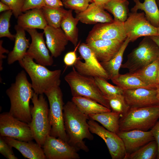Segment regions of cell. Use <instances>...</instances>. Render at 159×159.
I'll use <instances>...</instances> for the list:
<instances>
[{
    "label": "cell",
    "mask_w": 159,
    "mask_h": 159,
    "mask_svg": "<svg viewBox=\"0 0 159 159\" xmlns=\"http://www.w3.org/2000/svg\"><path fill=\"white\" fill-rule=\"evenodd\" d=\"M63 117L68 143L78 151L88 152L89 149L84 140L94 139L88 123L90 119L88 116L81 112L71 101H68L64 105Z\"/></svg>",
    "instance_id": "obj_1"
},
{
    "label": "cell",
    "mask_w": 159,
    "mask_h": 159,
    "mask_svg": "<svg viewBox=\"0 0 159 159\" xmlns=\"http://www.w3.org/2000/svg\"><path fill=\"white\" fill-rule=\"evenodd\" d=\"M34 92L24 70L19 72L15 82L6 91L9 98V112L17 119L29 124L32 120L30 101Z\"/></svg>",
    "instance_id": "obj_2"
},
{
    "label": "cell",
    "mask_w": 159,
    "mask_h": 159,
    "mask_svg": "<svg viewBox=\"0 0 159 159\" xmlns=\"http://www.w3.org/2000/svg\"><path fill=\"white\" fill-rule=\"evenodd\" d=\"M19 62L30 77L32 88L37 94H43L52 88L59 86L61 70H50L45 66L35 62L27 55Z\"/></svg>",
    "instance_id": "obj_3"
},
{
    "label": "cell",
    "mask_w": 159,
    "mask_h": 159,
    "mask_svg": "<svg viewBox=\"0 0 159 159\" xmlns=\"http://www.w3.org/2000/svg\"><path fill=\"white\" fill-rule=\"evenodd\" d=\"M159 119V105L136 108H130L119 120L120 131L137 130L148 131L154 126Z\"/></svg>",
    "instance_id": "obj_4"
},
{
    "label": "cell",
    "mask_w": 159,
    "mask_h": 159,
    "mask_svg": "<svg viewBox=\"0 0 159 159\" xmlns=\"http://www.w3.org/2000/svg\"><path fill=\"white\" fill-rule=\"evenodd\" d=\"M64 79L69 86L72 97L89 98L110 109L107 97L99 89L95 77L80 74L73 67Z\"/></svg>",
    "instance_id": "obj_5"
},
{
    "label": "cell",
    "mask_w": 159,
    "mask_h": 159,
    "mask_svg": "<svg viewBox=\"0 0 159 159\" xmlns=\"http://www.w3.org/2000/svg\"><path fill=\"white\" fill-rule=\"evenodd\" d=\"M31 100L33 104L31 106L32 120L29 125L34 139L42 147L50 131L48 102L43 94L35 92Z\"/></svg>",
    "instance_id": "obj_6"
},
{
    "label": "cell",
    "mask_w": 159,
    "mask_h": 159,
    "mask_svg": "<svg viewBox=\"0 0 159 159\" xmlns=\"http://www.w3.org/2000/svg\"><path fill=\"white\" fill-rule=\"evenodd\" d=\"M44 94L49 104L48 118L50 127V135L68 143V138L64 125L63 95L59 86L52 88Z\"/></svg>",
    "instance_id": "obj_7"
},
{
    "label": "cell",
    "mask_w": 159,
    "mask_h": 159,
    "mask_svg": "<svg viewBox=\"0 0 159 159\" xmlns=\"http://www.w3.org/2000/svg\"><path fill=\"white\" fill-rule=\"evenodd\" d=\"M159 59V47L149 37L145 36L127 55L121 68L134 73Z\"/></svg>",
    "instance_id": "obj_8"
},
{
    "label": "cell",
    "mask_w": 159,
    "mask_h": 159,
    "mask_svg": "<svg viewBox=\"0 0 159 159\" xmlns=\"http://www.w3.org/2000/svg\"><path fill=\"white\" fill-rule=\"evenodd\" d=\"M78 49L84 62L77 59L74 67L77 72L85 76L100 77L107 80H110L94 53L86 43L80 44Z\"/></svg>",
    "instance_id": "obj_9"
},
{
    "label": "cell",
    "mask_w": 159,
    "mask_h": 159,
    "mask_svg": "<svg viewBox=\"0 0 159 159\" xmlns=\"http://www.w3.org/2000/svg\"><path fill=\"white\" fill-rule=\"evenodd\" d=\"M0 135L21 141L34 139L29 124L14 117L9 112L0 115Z\"/></svg>",
    "instance_id": "obj_10"
},
{
    "label": "cell",
    "mask_w": 159,
    "mask_h": 159,
    "mask_svg": "<svg viewBox=\"0 0 159 159\" xmlns=\"http://www.w3.org/2000/svg\"><path fill=\"white\" fill-rule=\"evenodd\" d=\"M123 24L127 37L130 42L142 37L158 35V28L149 21L144 12H132Z\"/></svg>",
    "instance_id": "obj_11"
},
{
    "label": "cell",
    "mask_w": 159,
    "mask_h": 159,
    "mask_svg": "<svg viewBox=\"0 0 159 159\" xmlns=\"http://www.w3.org/2000/svg\"><path fill=\"white\" fill-rule=\"evenodd\" d=\"M90 130L105 142L112 159H124L126 151L122 140L118 135L100 125L95 121L88 120Z\"/></svg>",
    "instance_id": "obj_12"
},
{
    "label": "cell",
    "mask_w": 159,
    "mask_h": 159,
    "mask_svg": "<svg viewBox=\"0 0 159 159\" xmlns=\"http://www.w3.org/2000/svg\"><path fill=\"white\" fill-rule=\"evenodd\" d=\"M46 159H79L78 151L67 142L48 135L42 146Z\"/></svg>",
    "instance_id": "obj_13"
},
{
    "label": "cell",
    "mask_w": 159,
    "mask_h": 159,
    "mask_svg": "<svg viewBox=\"0 0 159 159\" xmlns=\"http://www.w3.org/2000/svg\"><path fill=\"white\" fill-rule=\"evenodd\" d=\"M26 30L30 35L32 41L26 55L34 59L36 62L44 66H50L54 63L53 57L50 54L44 38V33L39 32L36 29Z\"/></svg>",
    "instance_id": "obj_14"
},
{
    "label": "cell",
    "mask_w": 159,
    "mask_h": 159,
    "mask_svg": "<svg viewBox=\"0 0 159 159\" xmlns=\"http://www.w3.org/2000/svg\"><path fill=\"white\" fill-rule=\"evenodd\" d=\"M127 38L123 23L114 21L95 25L89 32L87 39H102L124 41Z\"/></svg>",
    "instance_id": "obj_15"
},
{
    "label": "cell",
    "mask_w": 159,
    "mask_h": 159,
    "mask_svg": "<svg viewBox=\"0 0 159 159\" xmlns=\"http://www.w3.org/2000/svg\"><path fill=\"white\" fill-rule=\"evenodd\" d=\"M123 95L130 108L141 107L159 105L156 89L138 88L123 90Z\"/></svg>",
    "instance_id": "obj_16"
},
{
    "label": "cell",
    "mask_w": 159,
    "mask_h": 159,
    "mask_svg": "<svg viewBox=\"0 0 159 159\" xmlns=\"http://www.w3.org/2000/svg\"><path fill=\"white\" fill-rule=\"evenodd\" d=\"M124 41L99 39H86V43L94 53L99 62H105L110 60L115 55Z\"/></svg>",
    "instance_id": "obj_17"
},
{
    "label": "cell",
    "mask_w": 159,
    "mask_h": 159,
    "mask_svg": "<svg viewBox=\"0 0 159 159\" xmlns=\"http://www.w3.org/2000/svg\"><path fill=\"white\" fill-rule=\"evenodd\" d=\"M123 143L126 153L134 152L155 139L150 131L134 130L120 131L117 134Z\"/></svg>",
    "instance_id": "obj_18"
},
{
    "label": "cell",
    "mask_w": 159,
    "mask_h": 159,
    "mask_svg": "<svg viewBox=\"0 0 159 159\" xmlns=\"http://www.w3.org/2000/svg\"><path fill=\"white\" fill-rule=\"evenodd\" d=\"M43 33L46 37V44L51 55L55 58L60 56L69 41L61 28L47 25L44 29Z\"/></svg>",
    "instance_id": "obj_19"
},
{
    "label": "cell",
    "mask_w": 159,
    "mask_h": 159,
    "mask_svg": "<svg viewBox=\"0 0 159 159\" xmlns=\"http://www.w3.org/2000/svg\"><path fill=\"white\" fill-rule=\"evenodd\" d=\"M77 13L76 17L81 22L87 24L109 23L114 21L110 15L105 11L103 6L94 2L90 4L84 11Z\"/></svg>",
    "instance_id": "obj_20"
},
{
    "label": "cell",
    "mask_w": 159,
    "mask_h": 159,
    "mask_svg": "<svg viewBox=\"0 0 159 159\" xmlns=\"http://www.w3.org/2000/svg\"><path fill=\"white\" fill-rule=\"evenodd\" d=\"M3 137L7 143L18 150L25 158L46 159L42 147L36 142L32 141H21L8 137Z\"/></svg>",
    "instance_id": "obj_21"
},
{
    "label": "cell",
    "mask_w": 159,
    "mask_h": 159,
    "mask_svg": "<svg viewBox=\"0 0 159 159\" xmlns=\"http://www.w3.org/2000/svg\"><path fill=\"white\" fill-rule=\"evenodd\" d=\"M16 34L13 50L8 53L7 63L11 64L16 61H19L24 58L29 45V39L26 36L25 30L17 24L15 26Z\"/></svg>",
    "instance_id": "obj_22"
},
{
    "label": "cell",
    "mask_w": 159,
    "mask_h": 159,
    "mask_svg": "<svg viewBox=\"0 0 159 159\" xmlns=\"http://www.w3.org/2000/svg\"><path fill=\"white\" fill-rule=\"evenodd\" d=\"M22 13L17 18V25L26 30L27 29L44 30L48 25L41 8L34 9Z\"/></svg>",
    "instance_id": "obj_23"
},
{
    "label": "cell",
    "mask_w": 159,
    "mask_h": 159,
    "mask_svg": "<svg viewBox=\"0 0 159 159\" xmlns=\"http://www.w3.org/2000/svg\"><path fill=\"white\" fill-rule=\"evenodd\" d=\"M135 6L131 9L132 12L138 10L143 11L145 16L151 24L159 26V9L156 0H133Z\"/></svg>",
    "instance_id": "obj_24"
},
{
    "label": "cell",
    "mask_w": 159,
    "mask_h": 159,
    "mask_svg": "<svg viewBox=\"0 0 159 159\" xmlns=\"http://www.w3.org/2000/svg\"><path fill=\"white\" fill-rule=\"evenodd\" d=\"M71 101L81 112L87 115L111 111V109L87 97H72Z\"/></svg>",
    "instance_id": "obj_25"
},
{
    "label": "cell",
    "mask_w": 159,
    "mask_h": 159,
    "mask_svg": "<svg viewBox=\"0 0 159 159\" xmlns=\"http://www.w3.org/2000/svg\"><path fill=\"white\" fill-rule=\"evenodd\" d=\"M72 10H67L61 21L60 27L69 41L75 47L78 44V34L77 25L79 20L74 17Z\"/></svg>",
    "instance_id": "obj_26"
},
{
    "label": "cell",
    "mask_w": 159,
    "mask_h": 159,
    "mask_svg": "<svg viewBox=\"0 0 159 159\" xmlns=\"http://www.w3.org/2000/svg\"><path fill=\"white\" fill-rule=\"evenodd\" d=\"M130 42V39L127 37L119 51L111 59L106 62H100L111 80L120 74L119 71L122 64L123 54Z\"/></svg>",
    "instance_id": "obj_27"
},
{
    "label": "cell",
    "mask_w": 159,
    "mask_h": 159,
    "mask_svg": "<svg viewBox=\"0 0 159 159\" xmlns=\"http://www.w3.org/2000/svg\"><path fill=\"white\" fill-rule=\"evenodd\" d=\"M111 80L123 90L138 88L156 89L144 82L132 73L129 72L124 74H120L116 78Z\"/></svg>",
    "instance_id": "obj_28"
},
{
    "label": "cell",
    "mask_w": 159,
    "mask_h": 159,
    "mask_svg": "<svg viewBox=\"0 0 159 159\" xmlns=\"http://www.w3.org/2000/svg\"><path fill=\"white\" fill-rule=\"evenodd\" d=\"M90 119L100 123L107 130L117 134L119 131V120L120 114L111 111L88 115Z\"/></svg>",
    "instance_id": "obj_29"
},
{
    "label": "cell",
    "mask_w": 159,
    "mask_h": 159,
    "mask_svg": "<svg viewBox=\"0 0 159 159\" xmlns=\"http://www.w3.org/2000/svg\"><path fill=\"white\" fill-rule=\"evenodd\" d=\"M129 4L127 0H109L103 7L113 15L114 21L124 23L128 17Z\"/></svg>",
    "instance_id": "obj_30"
},
{
    "label": "cell",
    "mask_w": 159,
    "mask_h": 159,
    "mask_svg": "<svg viewBox=\"0 0 159 159\" xmlns=\"http://www.w3.org/2000/svg\"><path fill=\"white\" fill-rule=\"evenodd\" d=\"M159 65V59L132 73L144 82L156 89L159 87L157 81Z\"/></svg>",
    "instance_id": "obj_31"
},
{
    "label": "cell",
    "mask_w": 159,
    "mask_h": 159,
    "mask_svg": "<svg viewBox=\"0 0 159 159\" xmlns=\"http://www.w3.org/2000/svg\"><path fill=\"white\" fill-rule=\"evenodd\" d=\"M158 153V145L154 140L134 152L126 153L124 159H154L157 158Z\"/></svg>",
    "instance_id": "obj_32"
},
{
    "label": "cell",
    "mask_w": 159,
    "mask_h": 159,
    "mask_svg": "<svg viewBox=\"0 0 159 159\" xmlns=\"http://www.w3.org/2000/svg\"><path fill=\"white\" fill-rule=\"evenodd\" d=\"M41 9L48 25L55 28L60 27L61 21L67 10L62 7L54 8L47 5Z\"/></svg>",
    "instance_id": "obj_33"
},
{
    "label": "cell",
    "mask_w": 159,
    "mask_h": 159,
    "mask_svg": "<svg viewBox=\"0 0 159 159\" xmlns=\"http://www.w3.org/2000/svg\"><path fill=\"white\" fill-rule=\"evenodd\" d=\"M112 111L118 112L122 116L125 114L130 108L123 95L106 97Z\"/></svg>",
    "instance_id": "obj_34"
},
{
    "label": "cell",
    "mask_w": 159,
    "mask_h": 159,
    "mask_svg": "<svg viewBox=\"0 0 159 159\" xmlns=\"http://www.w3.org/2000/svg\"><path fill=\"white\" fill-rule=\"evenodd\" d=\"M96 83L102 93L106 96L123 95V90L120 87L113 85L107 80L100 77H95Z\"/></svg>",
    "instance_id": "obj_35"
},
{
    "label": "cell",
    "mask_w": 159,
    "mask_h": 159,
    "mask_svg": "<svg viewBox=\"0 0 159 159\" xmlns=\"http://www.w3.org/2000/svg\"><path fill=\"white\" fill-rule=\"evenodd\" d=\"M13 13L11 10L3 12L0 16V37H6L11 40L15 39V35L9 31L10 21Z\"/></svg>",
    "instance_id": "obj_36"
},
{
    "label": "cell",
    "mask_w": 159,
    "mask_h": 159,
    "mask_svg": "<svg viewBox=\"0 0 159 159\" xmlns=\"http://www.w3.org/2000/svg\"><path fill=\"white\" fill-rule=\"evenodd\" d=\"M92 1L91 0H66L63 3L66 8L74 10L77 13L85 10Z\"/></svg>",
    "instance_id": "obj_37"
},
{
    "label": "cell",
    "mask_w": 159,
    "mask_h": 159,
    "mask_svg": "<svg viewBox=\"0 0 159 159\" xmlns=\"http://www.w3.org/2000/svg\"><path fill=\"white\" fill-rule=\"evenodd\" d=\"M1 1L9 7L16 18H18L22 13L23 0H1Z\"/></svg>",
    "instance_id": "obj_38"
},
{
    "label": "cell",
    "mask_w": 159,
    "mask_h": 159,
    "mask_svg": "<svg viewBox=\"0 0 159 159\" xmlns=\"http://www.w3.org/2000/svg\"><path fill=\"white\" fill-rule=\"evenodd\" d=\"M12 147L7 143L3 137H0V153L8 159H17L14 153Z\"/></svg>",
    "instance_id": "obj_39"
},
{
    "label": "cell",
    "mask_w": 159,
    "mask_h": 159,
    "mask_svg": "<svg viewBox=\"0 0 159 159\" xmlns=\"http://www.w3.org/2000/svg\"><path fill=\"white\" fill-rule=\"evenodd\" d=\"M45 5L44 0H23L22 12L34 9H40Z\"/></svg>",
    "instance_id": "obj_40"
},
{
    "label": "cell",
    "mask_w": 159,
    "mask_h": 159,
    "mask_svg": "<svg viewBox=\"0 0 159 159\" xmlns=\"http://www.w3.org/2000/svg\"><path fill=\"white\" fill-rule=\"evenodd\" d=\"M79 43L75 47L74 50L67 53L64 58V62L67 66H71L74 65L76 62L77 58L76 54V51L78 47L80 44Z\"/></svg>",
    "instance_id": "obj_41"
},
{
    "label": "cell",
    "mask_w": 159,
    "mask_h": 159,
    "mask_svg": "<svg viewBox=\"0 0 159 159\" xmlns=\"http://www.w3.org/2000/svg\"><path fill=\"white\" fill-rule=\"evenodd\" d=\"M150 131L157 144L158 153L157 158L159 159V120H158Z\"/></svg>",
    "instance_id": "obj_42"
},
{
    "label": "cell",
    "mask_w": 159,
    "mask_h": 159,
    "mask_svg": "<svg viewBox=\"0 0 159 159\" xmlns=\"http://www.w3.org/2000/svg\"><path fill=\"white\" fill-rule=\"evenodd\" d=\"M45 5L54 8L62 7L64 5L61 0H44Z\"/></svg>",
    "instance_id": "obj_43"
},
{
    "label": "cell",
    "mask_w": 159,
    "mask_h": 159,
    "mask_svg": "<svg viewBox=\"0 0 159 159\" xmlns=\"http://www.w3.org/2000/svg\"><path fill=\"white\" fill-rule=\"evenodd\" d=\"M3 42L2 40L0 41V71H2L3 69V59L6 57V56L3 54L4 53H9V50L3 47Z\"/></svg>",
    "instance_id": "obj_44"
},
{
    "label": "cell",
    "mask_w": 159,
    "mask_h": 159,
    "mask_svg": "<svg viewBox=\"0 0 159 159\" xmlns=\"http://www.w3.org/2000/svg\"><path fill=\"white\" fill-rule=\"evenodd\" d=\"M11 10L9 7L6 4L0 1V12H2Z\"/></svg>",
    "instance_id": "obj_45"
},
{
    "label": "cell",
    "mask_w": 159,
    "mask_h": 159,
    "mask_svg": "<svg viewBox=\"0 0 159 159\" xmlns=\"http://www.w3.org/2000/svg\"><path fill=\"white\" fill-rule=\"evenodd\" d=\"M109 0H92V2L96 4L102 6L107 3Z\"/></svg>",
    "instance_id": "obj_46"
},
{
    "label": "cell",
    "mask_w": 159,
    "mask_h": 159,
    "mask_svg": "<svg viewBox=\"0 0 159 159\" xmlns=\"http://www.w3.org/2000/svg\"><path fill=\"white\" fill-rule=\"evenodd\" d=\"M149 37L153 40L159 47V35H157Z\"/></svg>",
    "instance_id": "obj_47"
},
{
    "label": "cell",
    "mask_w": 159,
    "mask_h": 159,
    "mask_svg": "<svg viewBox=\"0 0 159 159\" xmlns=\"http://www.w3.org/2000/svg\"><path fill=\"white\" fill-rule=\"evenodd\" d=\"M156 97L157 99L159 101V87L156 89Z\"/></svg>",
    "instance_id": "obj_48"
},
{
    "label": "cell",
    "mask_w": 159,
    "mask_h": 159,
    "mask_svg": "<svg viewBox=\"0 0 159 159\" xmlns=\"http://www.w3.org/2000/svg\"><path fill=\"white\" fill-rule=\"evenodd\" d=\"M157 81L158 84L159 85V70H158V72Z\"/></svg>",
    "instance_id": "obj_49"
},
{
    "label": "cell",
    "mask_w": 159,
    "mask_h": 159,
    "mask_svg": "<svg viewBox=\"0 0 159 159\" xmlns=\"http://www.w3.org/2000/svg\"><path fill=\"white\" fill-rule=\"evenodd\" d=\"M156 3H157L159 9V0H156Z\"/></svg>",
    "instance_id": "obj_50"
},
{
    "label": "cell",
    "mask_w": 159,
    "mask_h": 159,
    "mask_svg": "<svg viewBox=\"0 0 159 159\" xmlns=\"http://www.w3.org/2000/svg\"><path fill=\"white\" fill-rule=\"evenodd\" d=\"M158 35H159V26L158 27Z\"/></svg>",
    "instance_id": "obj_51"
},
{
    "label": "cell",
    "mask_w": 159,
    "mask_h": 159,
    "mask_svg": "<svg viewBox=\"0 0 159 159\" xmlns=\"http://www.w3.org/2000/svg\"><path fill=\"white\" fill-rule=\"evenodd\" d=\"M62 2H63V1H65L66 0H62Z\"/></svg>",
    "instance_id": "obj_52"
},
{
    "label": "cell",
    "mask_w": 159,
    "mask_h": 159,
    "mask_svg": "<svg viewBox=\"0 0 159 159\" xmlns=\"http://www.w3.org/2000/svg\"><path fill=\"white\" fill-rule=\"evenodd\" d=\"M158 70H159V67H158Z\"/></svg>",
    "instance_id": "obj_53"
},
{
    "label": "cell",
    "mask_w": 159,
    "mask_h": 159,
    "mask_svg": "<svg viewBox=\"0 0 159 159\" xmlns=\"http://www.w3.org/2000/svg\"><path fill=\"white\" fill-rule=\"evenodd\" d=\"M92 1V0H91Z\"/></svg>",
    "instance_id": "obj_54"
}]
</instances>
